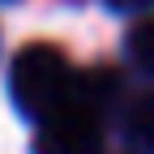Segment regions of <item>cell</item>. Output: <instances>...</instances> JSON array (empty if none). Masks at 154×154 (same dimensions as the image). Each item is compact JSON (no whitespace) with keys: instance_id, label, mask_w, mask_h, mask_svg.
Instances as JSON below:
<instances>
[{"instance_id":"obj_1","label":"cell","mask_w":154,"mask_h":154,"mask_svg":"<svg viewBox=\"0 0 154 154\" xmlns=\"http://www.w3.org/2000/svg\"><path fill=\"white\" fill-rule=\"evenodd\" d=\"M73 69L64 60L60 47H47V43H30L13 56L9 64V94L22 116L30 120H47L51 111H60L73 94Z\"/></svg>"},{"instance_id":"obj_4","label":"cell","mask_w":154,"mask_h":154,"mask_svg":"<svg viewBox=\"0 0 154 154\" xmlns=\"http://www.w3.org/2000/svg\"><path fill=\"white\" fill-rule=\"evenodd\" d=\"M120 128H124V141L133 146V154H154V90H141L128 99Z\"/></svg>"},{"instance_id":"obj_3","label":"cell","mask_w":154,"mask_h":154,"mask_svg":"<svg viewBox=\"0 0 154 154\" xmlns=\"http://www.w3.org/2000/svg\"><path fill=\"white\" fill-rule=\"evenodd\" d=\"M120 90H124L120 73H111V69H90V73H82V77H73L69 103L82 107V111H90V116H99V120H107L111 107H116V99H120Z\"/></svg>"},{"instance_id":"obj_5","label":"cell","mask_w":154,"mask_h":154,"mask_svg":"<svg viewBox=\"0 0 154 154\" xmlns=\"http://www.w3.org/2000/svg\"><path fill=\"white\" fill-rule=\"evenodd\" d=\"M124 56H128L141 73L154 77V17H141V22L128 30V38H124Z\"/></svg>"},{"instance_id":"obj_6","label":"cell","mask_w":154,"mask_h":154,"mask_svg":"<svg viewBox=\"0 0 154 154\" xmlns=\"http://www.w3.org/2000/svg\"><path fill=\"white\" fill-rule=\"evenodd\" d=\"M107 5H111L116 13H150L154 0H107Z\"/></svg>"},{"instance_id":"obj_2","label":"cell","mask_w":154,"mask_h":154,"mask_svg":"<svg viewBox=\"0 0 154 154\" xmlns=\"http://www.w3.org/2000/svg\"><path fill=\"white\" fill-rule=\"evenodd\" d=\"M34 154H103V120L64 103L47 120H38Z\"/></svg>"}]
</instances>
